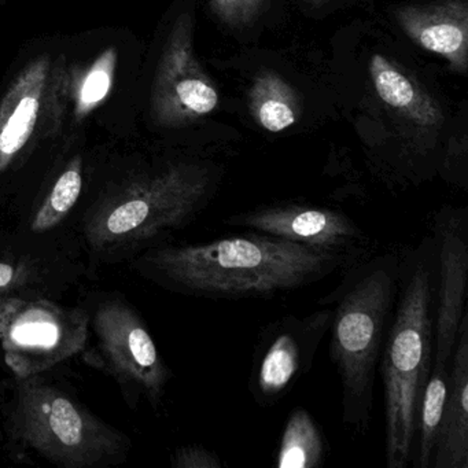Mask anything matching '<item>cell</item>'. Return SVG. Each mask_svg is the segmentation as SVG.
<instances>
[{
    "mask_svg": "<svg viewBox=\"0 0 468 468\" xmlns=\"http://www.w3.org/2000/svg\"><path fill=\"white\" fill-rule=\"evenodd\" d=\"M0 432L12 459H40L59 468L124 464L133 442L46 374L13 377Z\"/></svg>",
    "mask_w": 468,
    "mask_h": 468,
    "instance_id": "5b68a950",
    "label": "cell"
},
{
    "mask_svg": "<svg viewBox=\"0 0 468 468\" xmlns=\"http://www.w3.org/2000/svg\"><path fill=\"white\" fill-rule=\"evenodd\" d=\"M89 341L87 305H65L48 297L0 303V355L13 377L48 374L81 356Z\"/></svg>",
    "mask_w": 468,
    "mask_h": 468,
    "instance_id": "52a82bcc",
    "label": "cell"
},
{
    "mask_svg": "<svg viewBox=\"0 0 468 468\" xmlns=\"http://www.w3.org/2000/svg\"><path fill=\"white\" fill-rule=\"evenodd\" d=\"M327 443L314 416L305 408L290 412L276 451L278 468H316L324 463Z\"/></svg>",
    "mask_w": 468,
    "mask_h": 468,
    "instance_id": "e0dca14e",
    "label": "cell"
},
{
    "mask_svg": "<svg viewBox=\"0 0 468 468\" xmlns=\"http://www.w3.org/2000/svg\"><path fill=\"white\" fill-rule=\"evenodd\" d=\"M86 305L90 312V341L81 353L84 361L119 385L131 410L147 402L157 412L174 375L147 323L119 292L102 294L92 305Z\"/></svg>",
    "mask_w": 468,
    "mask_h": 468,
    "instance_id": "8992f818",
    "label": "cell"
},
{
    "mask_svg": "<svg viewBox=\"0 0 468 468\" xmlns=\"http://www.w3.org/2000/svg\"><path fill=\"white\" fill-rule=\"evenodd\" d=\"M360 257L251 231L207 242L161 243L128 265L141 278L174 294L246 300L305 289L344 271Z\"/></svg>",
    "mask_w": 468,
    "mask_h": 468,
    "instance_id": "6da1fadb",
    "label": "cell"
},
{
    "mask_svg": "<svg viewBox=\"0 0 468 468\" xmlns=\"http://www.w3.org/2000/svg\"><path fill=\"white\" fill-rule=\"evenodd\" d=\"M193 17L183 13L166 39L152 91V116L161 127H180L218 109L220 97L193 46Z\"/></svg>",
    "mask_w": 468,
    "mask_h": 468,
    "instance_id": "9c48e42d",
    "label": "cell"
},
{
    "mask_svg": "<svg viewBox=\"0 0 468 468\" xmlns=\"http://www.w3.org/2000/svg\"><path fill=\"white\" fill-rule=\"evenodd\" d=\"M306 5H309V6L312 7H320L323 6V5L327 4L328 0H303Z\"/></svg>",
    "mask_w": 468,
    "mask_h": 468,
    "instance_id": "603a6c76",
    "label": "cell"
},
{
    "mask_svg": "<svg viewBox=\"0 0 468 468\" xmlns=\"http://www.w3.org/2000/svg\"><path fill=\"white\" fill-rule=\"evenodd\" d=\"M394 17L405 35L416 45L442 57L454 72H467V0L410 5L399 7L394 12Z\"/></svg>",
    "mask_w": 468,
    "mask_h": 468,
    "instance_id": "4fadbf2b",
    "label": "cell"
},
{
    "mask_svg": "<svg viewBox=\"0 0 468 468\" xmlns=\"http://www.w3.org/2000/svg\"><path fill=\"white\" fill-rule=\"evenodd\" d=\"M431 231L437 251L432 364L451 366L460 324L467 314L468 207H441Z\"/></svg>",
    "mask_w": 468,
    "mask_h": 468,
    "instance_id": "8fae6325",
    "label": "cell"
},
{
    "mask_svg": "<svg viewBox=\"0 0 468 468\" xmlns=\"http://www.w3.org/2000/svg\"><path fill=\"white\" fill-rule=\"evenodd\" d=\"M368 68L378 97L391 111L419 127L435 128L442 124V111L437 101L390 59L374 54Z\"/></svg>",
    "mask_w": 468,
    "mask_h": 468,
    "instance_id": "9a60e30c",
    "label": "cell"
},
{
    "mask_svg": "<svg viewBox=\"0 0 468 468\" xmlns=\"http://www.w3.org/2000/svg\"><path fill=\"white\" fill-rule=\"evenodd\" d=\"M432 467L468 468V314L463 317L452 353L448 396Z\"/></svg>",
    "mask_w": 468,
    "mask_h": 468,
    "instance_id": "5bb4252c",
    "label": "cell"
},
{
    "mask_svg": "<svg viewBox=\"0 0 468 468\" xmlns=\"http://www.w3.org/2000/svg\"><path fill=\"white\" fill-rule=\"evenodd\" d=\"M449 367L432 364L421 391L416 416V437L413 457L418 468L432 467L435 445L448 396Z\"/></svg>",
    "mask_w": 468,
    "mask_h": 468,
    "instance_id": "ac0fdd59",
    "label": "cell"
},
{
    "mask_svg": "<svg viewBox=\"0 0 468 468\" xmlns=\"http://www.w3.org/2000/svg\"><path fill=\"white\" fill-rule=\"evenodd\" d=\"M72 86V69L65 57H59L51 62L46 89L45 116H43L42 133L45 138H56L61 133L67 117L68 103L70 101Z\"/></svg>",
    "mask_w": 468,
    "mask_h": 468,
    "instance_id": "ffe728a7",
    "label": "cell"
},
{
    "mask_svg": "<svg viewBox=\"0 0 468 468\" xmlns=\"http://www.w3.org/2000/svg\"><path fill=\"white\" fill-rule=\"evenodd\" d=\"M267 0H209L212 12L229 27H243L254 20Z\"/></svg>",
    "mask_w": 468,
    "mask_h": 468,
    "instance_id": "44dd1931",
    "label": "cell"
},
{
    "mask_svg": "<svg viewBox=\"0 0 468 468\" xmlns=\"http://www.w3.org/2000/svg\"><path fill=\"white\" fill-rule=\"evenodd\" d=\"M220 177L207 164L171 161L108 183L84 204L73 226V242L90 273L169 242L209 207Z\"/></svg>",
    "mask_w": 468,
    "mask_h": 468,
    "instance_id": "7a4b0ae2",
    "label": "cell"
},
{
    "mask_svg": "<svg viewBox=\"0 0 468 468\" xmlns=\"http://www.w3.org/2000/svg\"><path fill=\"white\" fill-rule=\"evenodd\" d=\"M174 468H223L224 463L216 452L204 445H185L171 456Z\"/></svg>",
    "mask_w": 468,
    "mask_h": 468,
    "instance_id": "7402d4cb",
    "label": "cell"
},
{
    "mask_svg": "<svg viewBox=\"0 0 468 468\" xmlns=\"http://www.w3.org/2000/svg\"><path fill=\"white\" fill-rule=\"evenodd\" d=\"M249 111L260 127L279 133L292 127L300 117V101L294 89L278 73H259L249 90Z\"/></svg>",
    "mask_w": 468,
    "mask_h": 468,
    "instance_id": "2e32d148",
    "label": "cell"
},
{
    "mask_svg": "<svg viewBox=\"0 0 468 468\" xmlns=\"http://www.w3.org/2000/svg\"><path fill=\"white\" fill-rule=\"evenodd\" d=\"M117 68L116 48H109L87 69H72L70 101L76 122L86 119L111 94Z\"/></svg>",
    "mask_w": 468,
    "mask_h": 468,
    "instance_id": "d6986e66",
    "label": "cell"
},
{
    "mask_svg": "<svg viewBox=\"0 0 468 468\" xmlns=\"http://www.w3.org/2000/svg\"><path fill=\"white\" fill-rule=\"evenodd\" d=\"M229 227L251 229L320 250L364 256L371 238L341 210L306 202H278L232 213Z\"/></svg>",
    "mask_w": 468,
    "mask_h": 468,
    "instance_id": "30bf717a",
    "label": "cell"
},
{
    "mask_svg": "<svg viewBox=\"0 0 468 468\" xmlns=\"http://www.w3.org/2000/svg\"><path fill=\"white\" fill-rule=\"evenodd\" d=\"M401 250L360 257L320 305L333 308L330 358L341 379L342 423L353 434L371 426L375 380L399 297Z\"/></svg>",
    "mask_w": 468,
    "mask_h": 468,
    "instance_id": "3957f363",
    "label": "cell"
},
{
    "mask_svg": "<svg viewBox=\"0 0 468 468\" xmlns=\"http://www.w3.org/2000/svg\"><path fill=\"white\" fill-rule=\"evenodd\" d=\"M331 320L333 308L322 305L305 316L279 317L261 331L248 382L259 407L278 404L311 371Z\"/></svg>",
    "mask_w": 468,
    "mask_h": 468,
    "instance_id": "ba28073f",
    "label": "cell"
},
{
    "mask_svg": "<svg viewBox=\"0 0 468 468\" xmlns=\"http://www.w3.org/2000/svg\"><path fill=\"white\" fill-rule=\"evenodd\" d=\"M75 246L28 242L0 232V303L12 297L59 298L89 278Z\"/></svg>",
    "mask_w": 468,
    "mask_h": 468,
    "instance_id": "7c38bea8",
    "label": "cell"
},
{
    "mask_svg": "<svg viewBox=\"0 0 468 468\" xmlns=\"http://www.w3.org/2000/svg\"><path fill=\"white\" fill-rule=\"evenodd\" d=\"M435 276L431 235L401 250L399 297L378 367L385 394L388 468H405L413 459L419 399L432 366Z\"/></svg>",
    "mask_w": 468,
    "mask_h": 468,
    "instance_id": "277c9868",
    "label": "cell"
}]
</instances>
